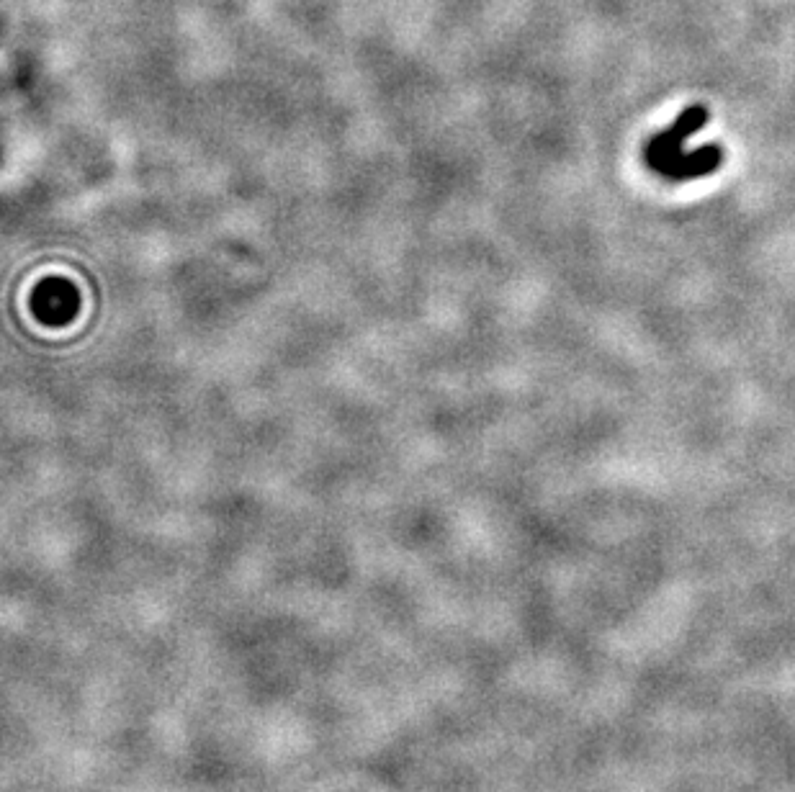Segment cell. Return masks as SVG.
I'll use <instances>...</instances> for the list:
<instances>
[{
  "instance_id": "obj_1",
  "label": "cell",
  "mask_w": 795,
  "mask_h": 792,
  "mask_svg": "<svg viewBox=\"0 0 795 792\" xmlns=\"http://www.w3.org/2000/svg\"><path fill=\"white\" fill-rule=\"evenodd\" d=\"M708 119H711V111L705 106H700V103L698 106L685 108V111H682V114L664 129V132H659L657 137L649 139L644 152L646 165H649L654 173H659L664 165H669V162H675L677 157L685 155V142L693 137V134L703 132Z\"/></svg>"
},
{
  "instance_id": "obj_2",
  "label": "cell",
  "mask_w": 795,
  "mask_h": 792,
  "mask_svg": "<svg viewBox=\"0 0 795 792\" xmlns=\"http://www.w3.org/2000/svg\"><path fill=\"white\" fill-rule=\"evenodd\" d=\"M723 162V147L721 144H703L700 150L685 152L682 157H677L675 162H669L659 170L657 175H662L664 180H695L705 178V175L716 173Z\"/></svg>"
}]
</instances>
